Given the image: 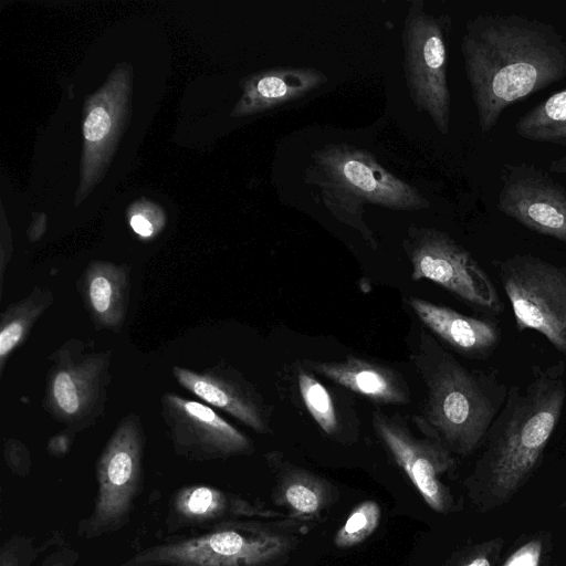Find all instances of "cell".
I'll list each match as a JSON object with an SVG mask.
<instances>
[{
    "label": "cell",
    "mask_w": 566,
    "mask_h": 566,
    "mask_svg": "<svg viewBox=\"0 0 566 566\" xmlns=\"http://www.w3.org/2000/svg\"><path fill=\"white\" fill-rule=\"evenodd\" d=\"M130 226L137 234L144 238H149L156 232V224L144 214L132 216Z\"/></svg>",
    "instance_id": "obj_31"
},
{
    "label": "cell",
    "mask_w": 566,
    "mask_h": 566,
    "mask_svg": "<svg viewBox=\"0 0 566 566\" xmlns=\"http://www.w3.org/2000/svg\"><path fill=\"white\" fill-rule=\"evenodd\" d=\"M490 557L484 553H476L471 556L464 557L454 566H491Z\"/></svg>",
    "instance_id": "obj_32"
},
{
    "label": "cell",
    "mask_w": 566,
    "mask_h": 566,
    "mask_svg": "<svg viewBox=\"0 0 566 566\" xmlns=\"http://www.w3.org/2000/svg\"><path fill=\"white\" fill-rule=\"evenodd\" d=\"M125 566H143V565H138V564H134L132 562H128Z\"/></svg>",
    "instance_id": "obj_34"
},
{
    "label": "cell",
    "mask_w": 566,
    "mask_h": 566,
    "mask_svg": "<svg viewBox=\"0 0 566 566\" xmlns=\"http://www.w3.org/2000/svg\"><path fill=\"white\" fill-rule=\"evenodd\" d=\"M497 208L527 229L566 242V188L527 164L501 168Z\"/></svg>",
    "instance_id": "obj_13"
},
{
    "label": "cell",
    "mask_w": 566,
    "mask_h": 566,
    "mask_svg": "<svg viewBox=\"0 0 566 566\" xmlns=\"http://www.w3.org/2000/svg\"><path fill=\"white\" fill-rule=\"evenodd\" d=\"M548 170L555 174H566V155L553 160Z\"/></svg>",
    "instance_id": "obj_33"
},
{
    "label": "cell",
    "mask_w": 566,
    "mask_h": 566,
    "mask_svg": "<svg viewBox=\"0 0 566 566\" xmlns=\"http://www.w3.org/2000/svg\"><path fill=\"white\" fill-rule=\"evenodd\" d=\"M381 517L379 504L374 500L358 503L334 536L339 549L353 548L369 538L378 528Z\"/></svg>",
    "instance_id": "obj_25"
},
{
    "label": "cell",
    "mask_w": 566,
    "mask_h": 566,
    "mask_svg": "<svg viewBox=\"0 0 566 566\" xmlns=\"http://www.w3.org/2000/svg\"><path fill=\"white\" fill-rule=\"evenodd\" d=\"M75 433L64 429L51 437L48 441L46 450L52 457H64L71 449Z\"/></svg>",
    "instance_id": "obj_29"
},
{
    "label": "cell",
    "mask_w": 566,
    "mask_h": 566,
    "mask_svg": "<svg viewBox=\"0 0 566 566\" xmlns=\"http://www.w3.org/2000/svg\"><path fill=\"white\" fill-rule=\"evenodd\" d=\"M297 381L301 397L313 419L326 434L337 436L339 424L331 392L307 369L298 368Z\"/></svg>",
    "instance_id": "obj_24"
},
{
    "label": "cell",
    "mask_w": 566,
    "mask_h": 566,
    "mask_svg": "<svg viewBox=\"0 0 566 566\" xmlns=\"http://www.w3.org/2000/svg\"><path fill=\"white\" fill-rule=\"evenodd\" d=\"M542 551V542L532 539L516 549L503 566H539Z\"/></svg>",
    "instance_id": "obj_28"
},
{
    "label": "cell",
    "mask_w": 566,
    "mask_h": 566,
    "mask_svg": "<svg viewBox=\"0 0 566 566\" xmlns=\"http://www.w3.org/2000/svg\"><path fill=\"white\" fill-rule=\"evenodd\" d=\"M292 518L220 522L196 536L167 541L137 553L143 566H283L308 532Z\"/></svg>",
    "instance_id": "obj_3"
},
{
    "label": "cell",
    "mask_w": 566,
    "mask_h": 566,
    "mask_svg": "<svg viewBox=\"0 0 566 566\" xmlns=\"http://www.w3.org/2000/svg\"><path fill=\"white\" fill-rule=\"evenodd\" d=\"M274 474L272 502L295 521L314 523L339 500L338 489L327 479L283 459L279 452L266 454Z\"/></svg>",
    "instance_id": "obj_16"
},
{
    "label": "cell",
    "mask_w": 566,
    "mask_h": 566,
    "mask_svg": "<svg viewBox=\"0 0 566 566\" xmlns=\"http://www.w3.org/2000/svg\"><path fill=\"white\" fill-rule=\"evenodd\" d=\"M373 426L427 506L439 514L449 513L454 501L443 478L454 467L450 451L433 438L415 436L398 417L375 411Z\"/></svg>",
    "instance_id": "obj_12"
},
{
    "label": "cell",
    "mask_w": 566,
    "mask_h": 566,
    "mask_svg": "<svg viewBox=\"0 0 566 566\" xmlns=\"http://www.w3.org/2000/svg\"><path fill=\"white\" fill-rule=\"evenodd\" d=\"M407 251L413 281H432L472 305L501 313L502 302L490 275L446 232L410 227Z\"/></svg>",
    "instance_id": "obj_10"
},
{
    "label": "cell",
    "mask_w": 566,
    "mask_h": 566,
    "mask_svg": "<svg viewBox=\"0 0 566 566\" xmlns=\"http://www.w3.org/2000/svg\"><path fill=\"white\" fill-rule=\"evenodd\" d=\"M483 135L513 104L566 77V42L551 25L520 14H480L461 41Z\"/></svg>",
    "instance_id": "obj_1"
},
{
    "label": "cell",
    "mask_w": 566,
    "mask_h": 566,
    "mask_svg": "<svg viewBox=\"0 0 566 566\" xmlns=\"http://www.w3.org/2000/svg\"><path fill=\"white\" fill-rule=\"evenodd\" d=\"M130 268L109 261H92L76 280V290L96 331L119 333L130 300Z\"/></svg>",
    "instance_id": "obj_17"
},
{
    "label": "cell",
    "mask_w": 566,
    "mask_h": 566,
    "mask_svg": "<svg viewBox=\"0 0 566 566\" xmlns=\"http://www.w3.org/2000/svg\"><path fill=\"white\" fill-rule=\"evenodd\" d=\"M515 132L527 140L566 147V88L523 114L516 122Z\"/></svg>",
    "instance_id": "obj_23"
},
{
    "label": "cell",
    "mask_w": 566,
    "mask_h": 566,
    "mask_svg": "<svg viewBox=\"0 0 566 566\" xmlns=\"http://www.w3.org/2000/svg\"><path fill=\"white\" fill-rule=\"evenodd\" d=\"M327 76L312 67H274L261 71L245 81L243 95L234 114L265 112L298 99L326 83Z\"/></svg>",
    "instance_id": "obj_19"
},
{
    "label": "cell",
    "mask_w": 566,
    "mask_h": 566,
    "mask_svg": "<svg viewBox=\"0 0 566 566\" xmlns=\"http://www.w3.org/2000/svg\"><path fill=\"white\" fill-rule=\"evenodd\" d=\"M35 557V548L24 537L8 541L0 553V566H28Z\"/></svg>",
    "instance_id": "obj_26"
},
{
    "label": "cell",
    "mask_w": 566,
    "mask_h": 566,
    "mask_svg": "<svg viewBox=\"0 0 566 566\" xmlns=\"http://www.w3.org/2000/svg\"><path fill=\"white\" fill-rule=\"evenodd\" d=\"M409 303L419 319L458 352L483 356L500 340V329L491 321L470 317L418 297H411Z\"/></svg>",
    "instance_id": "obj_20"
},
{
    "label": "cell",
    "mask_w": 566,
    "mask_h": 566,
    "mask_svg": "<svg viewBox=\"0 0 566 566\" xmlns=\"http://www.w3.org/2000/svg\"><path fill=\"white\" fill-rule=\"evenodd\" d=\"M112 350L69 338L48 356L50 363L42 406L50 417L78 433L106 415Z\"/></svg>",
    "instance_id": "obj_6"
},
{
    "label": "cell",
    "mask_w": 566,
    "mask_h": 566,
    "mask_svg": "<svg viewBox=\"0 0 566 566\" xmlns=\"http://www.w3.org/2000/svg\"><path fill=\"white\" fill-rule=\"evenodd\" d=\"M78 555L71 549H63L49 555L41 566H75Z\"/></svg>",
    "instance_id": "obj_30"
},
{
    "label": "cell",
    "mask_w": 566,
    "mask_h": 566,
    "mask_svg": "<svg viewBox=\"0 0 566 566\" xmlns=\"http://www.w3.org/2000/svg\"><path fill=\"white\" fill-rule=\"evenodd\" d=\"M423 416L416 422L424 436L440 441L449 451L467 455L486 438L496 417L486 385L450 355H443L426 376Z\"/></svg>",
    "instance_id": "obj_5"
},
{
    "label": "cell",
    "mask_w": 566,
    "mask_h": 566,
    "mask_svg": "<svg viewBox=\"0 0 566 566\" xmlns=\"http://www.w3.org/2000/svg\"><path fill=\"white\" fill-rule=\"evenodd\" d=\"M160 407L172 449L179 457L206 462L254 452L249 437L207 403L165 392Z\"/></svg>",
    "instance_id": "obj_11"
},
{
    "label": "cell",
    "mask_w": 566,
    "mask_h": 566,
    "mask_svg": "<svg viewBox=\"0 0 566 566\" xmlns=\"http://www.w3.org/2000/svg\"><path fill=\"white\" fill-rule=\"evenodd\" d=\"M3 458L13 473L20 476H25L29 473L31 468L30 452L20 440L13 438L4 440Z\"/></svg>",
    "instance_id": "obj_27"
},
{
    "label": "cell",
    "mask_w": 566,
    "mask_h": 566,
    "mask_svg": "<svg viewBox=\"0 0 566 566\" xmlns=\"http://www.w3.org/2000/svg\"><path fill=\"white\" fill-rule=\"evenodd\" d=\"M451 19L426 13L412 1L402 31L403 70L410 98L441 134L449 133L451 95L447 78Z\"/></svg>",
    "instance_id": "obj_8"
},
{
    "label": "cell",
    "mask_w": 566,
    "mask_h": 566,
    "mask_svg": "<svg viewBox=\"0 0 566 566\" xmlns=\"http://www.w3.org/2000/svg\"><path fill=\"white\" fill-rule=\"evenodd\" d=\"M53 292L34 286L23 298L8 304L0 314V375L14 349L28 338L31 329L53 304Z\"/></svg>",
    "instance_id": "obj_21"
},
{
    "label": "cell",
    "mask_w": 566,
    "mask_h": 566,
    "mask_svg": "<svg viewBox=\"0 0 566 566\" xmlns=\"http://www.w3.org/2000/svg\"><path fill=\"white\" fill-rule=\"evenodd\" d=\"M146 433L142 418L129 412L115 427L95 465L97 493L78 533L88 539L117 532L129 521L143 483Z\"/></svg>",
    "instance_id": "obj_7"
},
{
    "label": "cell",
    "mask_w": 566,
    "mask_h": 566,
    "mask_svg": "<svg viewBox=\"0 0 566 566\" xmlns=\"http://www.w3.org/2000/svg\"><path fill=\"white\" fill-rule=\"evenodd\" d=\"M518 331L533 329L566 353V268L531 254L497 262Z\"/></svg>",
    "instance_id": "obj_9"
},
{
    "label": "cell",
    "mask_w": 566,
    "mask_h": 566,
    "mask_svg": "<svg viewBox=\"0 0 566 566\" xmlns=\"http://www.w3.org/2000/svg\"><path fill=\"white\" fill-rule=\"evenodd\" d=\"M562 375V369H549L527 387H512L509 391L504 408L488 432V473L496 495L514 493L537 465L565 405Z\"/></svg>",
    "instance_id": "obj_2"
},
{
    "label": "cell",
    "mask_w": 566,
    "mask_h": 566,
    "mask_svg": "<svg viewBox=\"0 0 566 566\" xmlns=\"http://www.w3.org/2000/svg\"><path fill=\"white\" fill-rule=\"evenodd\" d=\"M169 522L174 527L210 526L239 518H290L262 502L205 484L179 489L171 499Z\"/></svg>",
    "instance_id": "obj_15"
},
{
    "label": "cell",
    "mask_w": 566,
    "mask_h": 566,
    "mask_svg": "<svg viewBox=\"0 0 566 566\" xmlns=\"http://www.w3.org/2000/svg\"><path fill=\"white\" fill-rule=\"evenodd\" d=\"M109 94L111 88H107L94 99L84 122L85 179L92 178L93 170L98 166L119 123L122 98L109 97Z\"/></svg>",
    "instance_id": "obj_22"
},
{
    "label": "cell",
    "mask_w": 566,
    "mask_h": 566,
    "mask_svg": "<svg viewBox=\"0 0 566 566\" xmlns=\"http://www.w3.org/2000/svg\"><path fill=\"white\" fill-rule=\"evenodd\" d=\"M306 179L321 189L329 211L359 231L371 249L377 248V242L363 218L365 203L402 211L430 205L413 186L380 166L371 154L347 144H328L316 150Z\"/></svg>",
    "instance_id": "obj_4"
},
{
    "label": "cell",
    "mask_w": 566,
    "mask_h": 566,
    "mask_svg": "<svg viewBox=\"0 0 566 566\" xmlns=\"http://www.w3.org/2000/svg\"><path fill=\"white\" fill-rule=\"evenodd\" d=\"M171 374L180 387L208 406L227 412L258 433L270 431L261 396L232 366L224 361L203 370L172 366Z\"/></svg>",
    "instance_id": "obj_14"
},
{
    "label": "cell",
    "mask_w": 566,
    "mask_h": 566,
    "mask_svg": "<svg viewBox=\"0 0 566 566\" xmlns=\"http://www.w3.org/2000/svg\"><path fill=\"white\" fill-rule=\"evenodd\" d=\"M305 366L333 382L365 396L373 401L403 405L409 401V389L395 369L349 356L343 361L306 360Z\"/></svg>",
    "instance_id": "obj_18"
}]
</instances>
